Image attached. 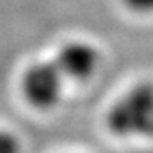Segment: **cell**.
<instances>
[{
  "label": "cell",
  "mask_w": 153,
  "mask_h": 153,
  "mask_svg": "<svg viewBox=\"0 0 153 153\" xmlns=\"http://www.w3.org/2000/svg\"><path fill=\"white\" fill-rule=\"evenodd\" d=\"M107 128L117 138L153 140V83H138L107 112Z\"/></svg>",
  "instance_id": "1"
},
{
  "label": "cell",
  "mask_w": 153,
  "mask_h": 153,
  "mask_svg": "<svg viewBox=\"0 0 153 153\" xmlns=\"http://www.w3.org/2000/svg\"><path fill=\"white\" fill-rule=\"evenodd\" d=\"M63 73L56 63L39 61L34 63L22 75V95L29 105L39 111L53 109L61 99L63 92Z\"/></svg>",
  "instance_id": "2"
},
{
  "label": "cell",
  "mask_w": 153,
  "mask_h": 153,
  "mask_svg": "<svg viewBox=\"0 0 153 153\" xmlns=\"http://www.w3.org/2000/svg\"><path fill=\"white\" fill-rule=\"evenodd\" d=\"M65 78L71 80H88L95 75L100 63V53L95 46L85 41H70L58 49L55 58Z\"/></svg>",
  "instance_id": "3"
},
{
  "label": "cell",
  "mask_w": 153,
  "mask_h": 153,
  "mask_svg": "<svg viewBox=\"0 0 153 153\" xmlns=\"http://www.w3.org/2000/svg\"><path fill=\"white\" fill-rule=\"evenodd\" d=\"M22 146L21 141L16 134H12L10 131L0 129V153H21Z\"/></svg>",
  "instance_id": "4"
},
{
  "label": "cell",
  "mask_w": 153,
  "mask_h": 153,
  "mask_svg": "<svg viewBox=\"0 0 153 153\" xmlns=\"http://www.w3.org/2000/svg\"><path fill=\"white\" fill-rule=\"evenodd\" d=\"M124 5L129 10L136 14H152L153 12V0H123Z\"/></svg>",
  "instance_id": "5"
}]
</instances>
